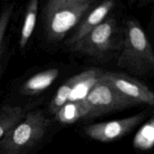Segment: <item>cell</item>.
Instances as JSON below:
<instances>
[{
  "instance_id": "1",
  "label": "cell",
  "mask_w": 154,
  "mask_h": 154,
  "mask_svg": "<svg viewBox=\"0 0 154 154\" xmlns=\"http://www.w3.org/2000/svg\"><path fill=\"white\" fill-rule=\"evenodd\" d=\"M117 60L119 67L138 75L154 69V54L147 35L139 23L129 19L123 29V44Z\"/></svg>"
},
{
  "instance_id": "2",
  "label": "cell",
  "mask_w": 154,
  "mask_h": 154,
  "mask_svg": "<svg viewBox=\"0 0 154 154\" xmlns=\"http://www.w3.org/2000/svg\"><path fill=\"white\" fill-rule=\"evenodd\" d=\"M96 5L94 0H51L44 8L48 38L60 41L76 26Z\"/></svg>"
},
{
  "instance_id": "3",
  "label": "cell",
  "mask_w": 154,
  "mask_h": 154,
  "mask_svg": "<svg viewBox=\"0 0 154 154\" xmlns=\"http://www.w3.org/2000/svg\"><path fill=\"white\" fill-rule=\"evenodd\" d=\"M50 121L40 111L26 114L0 141L5 154H19L35 145L45 135Z\"/></svg>"
},
{
  "instance_id": "4",
  "label": "cell",
  "mask_w": 154,
  "mask_h": 154,
  "mask_svg": "<svg viewBox=\"0 0 154 154\" xmlns=\"http://www.w3.org/2000/svg\"><path fill=\"white\" fill-rule=\"evenodd\" d=\"M123 44V29L114 18L105 20L81 41L71 47V50L93 57H104L121 50Z\"/></svg>"
},
{
  "instance_id": "5",
  "label": "cell",
  "mask_w": 154,
  "mask_h": 154,
  "mask_svg": "<svg viewBox=\"0 0 154 154\" xmlns=\"http://www.w3.org/2000/svg\"><path fill=\"white\" fill-rule=\"evenodd\" d=\"M84 102L88 110L87 118L99 117L137 105L130 99L122 96L101 78L89 93Z\"/></svg>"
},
{
  "instance_id": "6",
  "label": "cell",
  "mask_w": 154,
  "mask_h": 154,
  "mask_svg": "<svg viewBox=\"0 0 154 154\" xmlns=\"http://www.w3.org/2000/svg\"><path fill=\"white\" fill-rule=\"evenodd\" d=\"M101 78L108 82L122 96L130 99L136 105L145 104L150 106L154 105L153 92L138 80L116 72H102Z\"/></svg>"
},
{
  "instance_id": "7",
  "label": "cell",
  "mask_w": 154,
  "mask_h": 154,
  "mask_svg": "<svg viewBox=\"0 0 154 154\" xmlns=\"http://www.w3.org/2000/svg\"><path fill=\"white\" fill-rule=\"evenodd\" d=\"M145 117L144 113L112 121L87 126L84 132L92 139L101 142H111L123 138L140 124Z\"/></svg>"
},
{
  "instance_id": "8",
  "label": "cell",
  "mask_w": 154,
  "mask_h": 154,
  "mask_svg": "<svg viewBox=\"0 0 154 154\" xmlns=\"http://www.w3.org/2000/svg\"><path fill=\"white\" fill-rule=\"evenodd\" d=\"M115 4L116 2L113 0H107L94 6L86 15V17L83 20L72 38L68 41V45L70 47L73 46L102 23L108 14L114 9Z\"/></svg>"
},
{
  "instance_id": "9",
  "label": "cell",
  "mask_w": 154,
  "mask_h": 154,
  "mask_svg": "<svg viewBox=\"0 0 154 154\" xmlns=\"http://www.w3.org/2000/svg\"><path fill=\"white\" fill-rule=\"evenodd\" d=\"M102 72L92 69L78 74V79L72 89L69 102H81L85 100L89 93L99 81Z\"/></svg>"
},
{
  "instance_id": "10",
  "label": "cell",
  "mask_w": 154,
  "mask_h": 154,
  "mask_svg": "<svg viewBox=\"0 0 154 154\" xmlns=\"http://www.w3.org/2000/svg\"><path fill=\"white\" fill-rule=\"evenodd\" d=\"M60 75L57 69L42 71L29 78L21 87L20 93L23 95H35L44 91L54 84Z\"/></svg>"
},
{
  "instance_id": "11",
  "label": "cell",
  "mask_w": 154,
  "mask_h": 154,
  "mask_svg": "<svg viewBox=\"0 0 154 154\" xmlns=\"http://www.w3.org/2000/svg\"><path fill=\"white\" fill-rule=\"evenodd\" d=\"M88 110L84 101L68 102L54 115L57 121L62 124H72L82 119H87Z\"/></svg>"
},
{
  "instance_id": "12",
  "label": "cell",
  "mask_w": 154,
  "mask_h": 154,
  "mask_svg": "<svg viewBox=\"0 0 154 154\" xmlns=\"http://www.w3.org/2000/svg\"><path fill=\"white\" fill-rule=\"evenodd\" d=\"M38 11V1L32 0L27 4L25 11L23 23L20 36L19 45L21 49H23L28 44L35 27Z\"/></svg>"
},
{
  "instance_id": "13",
  "label": "cell",
  "mask_w": 154,
  "mask_h": 154,
  "mask_svg": "<svg viewBox=\"0 0 154 154\" xmlns=\"http://www.w3.org/2000/svg\"><path fill=\"white\" fill-rule=\"evenodd\" d=\"M23 117V109L21 107L5 105L0 110V141Z\"/></svg>"
},
{
  "instance_id": "14",
  "label": "cell",
  "mask_w": 154,
  "mask_h": 154,
  "mask_svg": "<svg viewBox=\"0 0 154 154\" xmlns=\"http://www.w3.org/2000/svg\"><path fill=\"white\" fill-rule=\"evenodd\" d=\"M154 144V120L153 117L146 122L135 134L133 146L139 150H149Z\"/></svg>"
},
{
  "instance_id": "15",
  "label": "cell",
  "mask_w": 154,
  "mask_h": 154,
  "mask_svg": "<svg viewBox=\"0 0 154 154\" xmlns=\"http://www.w3.org/2000/svg\"><path fill=\"white\" fill-rule=\"evenodd\" d=\"M78 79V75H74L64 83L56 93L49 105V111L53 115L69 101L72 89Z\"/></svg>"
},
{
  "instance_id": "16",
  "label": "cell",
  "mask_w": 154,
  "mask_h": 154,
  "mask_svg": "<svg viewBox=\"0 0 154 154\" xmlns=\"http://www.w3.org/2000/svg\"><path fill=\"white\" fill-rule=\"evenodd\" d=\"M14 8V5L8 4L3 7L0 13V49H1L2 44L8 26L13 14Z\"/></svg>"
}]
</instances>
